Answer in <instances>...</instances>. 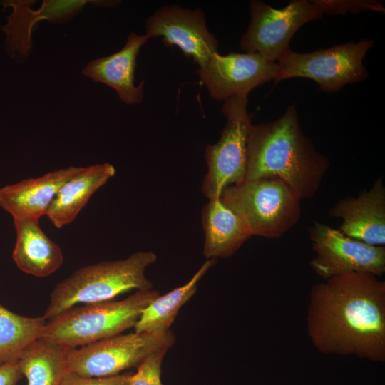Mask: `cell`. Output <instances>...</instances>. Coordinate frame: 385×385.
Returning <instances> with one entry per match:
<instances>
[{
	"label": "cell",
	"instance_id": "1",
	"mask_svg": "<svg viewBox=\"0 0 385 385\" xmlns=\"http://www.w3.org/2000/svg\"><path fill=\"white\" fill-rule=\"evenodd\" d=\"M306 327L313 346L324 354L385 361V282L351 272L312 287Z\"/></svg>",
	"mask_w": 385,
	"mask_h": 385
},
{
	"label": "cell",
	"instance_id": "2",
	"mask_svg": "<svg viewBox=\"0 0 385 385\" xmlns=\"http://www.w3.org/2000/svg\"><path fill=\"white\" fill-rule=\"evenodd\" d=\"M330 167L304 133L294 105L277 119L250 125L244 180L276 177L301 200L313 197Z\"/></svg>",
	"mask_w": 385,
	"mask_h": 385
},
{
	"label": "cell",
	"instance_id": "3",
	"mask_svg": "<svg viewBox=\"0 0 385 385\" xmlns=\"http://www.w3.org/2000/svg\"><path fill=\"white\" fill-rule=\"evenodd\" d=\"M157 260L152 251H139L123 260L103 261L77 269L56 285L43 318L49 320L79 304L112 300L131 289H152L145 269Z\"/></svg>",
	"mask_w": 385,
	"mask_h": 385
},
{
	"label": "cell",
	"instance_id": "4",
	"mask_svg": "<svg viewBox=\"0 0 385 385\" xmlns=\"http://www.w3.org/2000/svg\"><path fill=\"white\" fill-rule=\"evenodd\" d=\"M158 296L152 289L138 290L123 300L72 307L48 320L41 337L74 349L120 334L135 327Z\"/></svg>",
	"mask_w": 385,
	"mask_h": 385
},
{
	"label": "cell",
	"instance_id": "5",
	"mask_svg": "<svg viewBox=\"0 0 385 385\" xmlns=\"http://www.w3.org/2000/svg\"><path fill=\"white\" fill-rule=\"evenodd\" d=\"M220 198L245 221L252 236L279 238L301 217L300 197L276 177L243 180L226 188Z\"/></svg>",
	"mask_w": 385,
	"mask_h": 385
},
{
	"label": "cell",
	"instance_id": "6",
	"mask_svg": "<svg viewBox=\"0 0 385 385\" xmlns=\"http://www.w3.org/2000/svg\"><path fill=\"white\" fill-rule=\"evenodd\" d=\"M374 43L373 39L362 38L309 53L290 48L277 61V76L274 82L306 78L316 82L324 92L335 93L368 78L363 59Z\"/></svg>",
	"mask_w": 385,
	"mask_h": 385
},
{
	"label": "cell",
	"instance_id": "7",
	"mask_svg": "<svg viewBox=\"0 0 385 385\" xmlns=\"http://www.w3.org/2000/svg\"><path fill=\"white\" fill-rule=\"evenodd\" d=\"M175 342L169 330L118 334L71 349L67 364L71 372L86 377H108L138 367L154 352L168 349Z\"/></svg>",
	"mask_w": 385,
	"mask_h": 385
},
{
	"label": "cell",
	"instance_id": "8",
	"mask_svg": "<svg viewBox=\"0 0 385 385\" xmlns=\"http://www.w3.org/2000/svg\"><path fill=\"white\" fill-rule=\"evenodd\" d=\"M247 102V96H234L222 106L225 125L217 142L208 145L205 153L207 173L201 188L209 200L220 197L226 188L245 180L247 142L252 125Z\"/></svg>",
	"mask_w": 385,
	"mask_h": 385
},
{
	"label": "cell",
	"instance_id": "9",
	"mask_svg": "<svg viewBox=\"0 0 385 385\" xmlns=\"http://www.w3.org/2000/svg\"><path fill=\"white\" fill-rule=\"evenodd\" d=\"M250 21L240 40L241 48L277 62L290 49L291 40L304 24L323 16L312 0H294L286 6L273 8L252 0L249 3Z\"/></svg>",
	"mask_w": 385,
	"mask_h": 385
},
{
	"label": "cell",
	"instance_id": "10",
	"mask_svg": "<svg viewBox=\"0 0 385 385\" xmlns=\"http://www.w3.org/2000/svg\"><path fill=\"white\" fill-rule=\"evenodd\" d=\"M309 235L315 253L309 265L324 279L351 272L378 277L385 273L384 246L363 243L319 222H314Z\"/></svg>",
	"mask_w": 385,
	"mask_h": 385
},
{
	"label": "cell",
	"instance_id": "11",
	"mask_svg": "<svg viewBox=\"0 0 385 385\" xmlns=\"http://www.w3.org/2000/svg\"><path fill=\"white\" fill-rule=\"evenodd\" d=\"M150 39L160 37L166 47L177 46L184 56L204 68L218 53L219 42L207 26L204 11L175 4L158 9L145 20V34Z\"/></svg>",
	"mask_w": 385,
	"mask_h": 385
},
{
	"label": "cell",
	"instance_id": "12",
	"mask_svg": "<svg viewBox=\"0 0 385 385\" xmlns=\"http://www.w3.org/2000/svg\"><path fill=\"white\" fill-rule=\"evenodd\" d=\"M197 73L211 98L225 101L247 96L256 87L274 81L277 65L255 53H217Z\"/></svg>",
	"mask_w": 385,
	"mask_h": 385
},
{
	"label": "cell",
	"instance_id": "13",
	"mask_svg": "<svg viewBox=\"0 0 385 385\" xmlns=\"http://www.w3.org/2000/svg\"><path fill=\"white\" fill-rule=\"evenodd\" d=\"M329 215L342 219L339 230L372 246L385 245V187L381 176L371 188L337 201Z\"/></svg>",
	"mask_w": 385,
	"mask_h": 385
},
{
	"label": "cell",
	"instance_id": "14",
	"mask_svg": "<svg viewBox=\"0 0 385 385\" xmlns=\"http://www.w3.org/2000/svg\"><path fill=\"white\" fill-rule=\"evenodd\" d=\"M93 1L45 0L36 10L31 8L34 1H8L1 3L11 6L12 13L7 24L2 27L6 34V47L9 56L19 61L26 59L32 48L31 34L35 25L47 20L51 23H63L79 14Z\"/></svg>",
	"mask_w": 385,
	"mask_h": 385
},
{
	"label": "cell",
	"instance_id": "15",
	"mask_svg": "<svg viewBox=\"0 0 385 385\" xmlns=\"http://www.w3.org/2000/svg\"><path fill=\"white\" fill-rule=\"evenodd\" d=\"M149 41L146 35L131 32L125 46L111 55L90 61L82 73L96 83L114 89L119 98L127 105L142 102L144 96V81L135 84V70L138 53Z\"/></svg>",
	"mask_w": 385,
	"mask_h": 385
},
{
	"label": "cell",
	"instance_id": "16",
	"mask_svg": "<svg viewBox=\"0 0 385 385\" xmlns=\"http://www.w3.org/2000/svg\"><path fill=\"white\" fill-rule=\"evenodd\" d=\"M80 167L57 169L37 178L0 187V207L13 218L39 219L46 213L63 184L76 173Z\"/></svg>",
	"mask_w": 385,
	"mask_h": 385
},
{
	"label": "cell",
	"instance_id": "17",
	"mask_svg": "<svg viewBox=\"0 0 385 385\" xmlns=\"http://www.w3.org/2000/svg\"><path fill=\"white\" fill-rule=\"evenodd\" d=\"M16 242L13 260L19 270L36 277H46L61 267L63 256L60 246L40 227L38 218H13Z\"/></svg>",
	"mask_w": 385,
	"mask_h": 385
},
{
	"label": "cell",
	"instance_id": "18",
	"mask_svg": "<svg viewBox=\"0 0 385 385\" xmlns=\"http://www.w3.org/2000/svg\"><path fill=\"white\" fill-rule=\"evenodd\" d=\"M115 174L108 163L80 167L57 192L46 215L56 228L71 224L91 196Z\"/></svg>",
	"mask_w": 385,
	"mask_h": 385
},
{
	"label": "cell",
	"instance_id": "19",
	"mask_svg": "<svg viewBox=\"0 0 385 385\" xmlns=\"http://www.w3.org/2000/svg\"><path fill=\"white\" fill-rule=\"evenodd\" d=\"M203 254L207 259L232 256L252 234L245 221L220 197L209 200L202 211Z\"/></svg>",
	"mask_w": 385,
	"mask_h": 385
},
{
	"label": "cell",
	"instance_id": "20",
	"mask_svg": "<svg viewBox=\"0 0 385 385\" xmlns=\"http://www.w3.org/2000/svg\"><path fill=\"white\" fill-rule=\"evenodd\" d=\"M70 349L44 337L34 342L18 360L28 385H61L70 371L67 364Z\"/></svg>",
	"mask_w": 385,
	"mask_h": 385
},
{
	"label": "cell",
	"instance_id": "21",
	"mask_svg": "<svg viewBox=\"0 0 385 385\" xmlns=\"http://www.w3.org/2000/svg\"><path fill=\"white\" fill-rule=\"evenodd\" d=\"M215 262L216 259H207L186 284L153 300L135 324V332L169 331L181 307L195 294L197 284Z\"/></svg>",
	"mask_w": 385,
	"mask_h": 385
},
{
	"label": "cell",
	"instance_id": "22",
	"mask_svg": "<svg viewBox=\"0 0 385 385\" xmlns=\"http://www.w3.org/2000/svg\"><path fill=\"white\" fill-rule=\"evenodd\" d=\"M46 319L17 314L0 304V366L18 361L23 351L41 337Z\"/></svg>",
	"mask_w": 385,
	"mask_h": 385
},
{
	"label": "cell",
	"instance_id": "23",
	"mask_svg": "<svg viewBox=\"0 0 385 385\" xmlns=\"http://www.w3.org/2000/svg\"><path fill=\"white\" fill-rule=\"evenodd\" d=\"M322 13L328 15H344L361 11L385 13L381 1L378 0H312Z\"/></svg>",
	"mask_w": 385,
	"mask_h": 385
},
{
	"label": "cell",
	"instance_id": "24",
	"mask_svg": "<svg viewBox=\"0 0 385 385\" xmlns=\"http://www.w3.org/2000/svg\"><path fill=\"white\" fill-rule=\"evenodd\" d=\"M167 349L158 350L140 363L137 371L130 374L129 385H163L161 365Z\"/></svg>",
	"mask_w": 385,
	"mask_h": 385
},
{
	"label": "cell",
	"instance_id": "25",
	"mask_svg": "<svg viewBox=\"0 0 385 385\" xmlns=\"http://www.w3.org/2000/svg\"><path fill=\"white\" fill-rule=\"evenodd\" d=\"M131 374L108 377H86L69 371L61 385H129Z\"/></svg>",
	"mask_w": 385,
	"mask_h": 385
},
{
	"label": "cell",
	"instance_id": "26",
	"mask_svg": "<svg viewBox=\"0 0 385 385\" xmlns=\"http://www.w3.org/2000/svg\"><path fill=\"white\" fill-rule=\"evenodd\" d=\"M22 376L18 361L0 366V385H16Z\"/></svg>",
	"mask_w": 385,
	"mask_h": 385
}]
</instances>
